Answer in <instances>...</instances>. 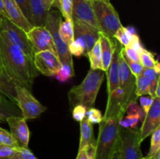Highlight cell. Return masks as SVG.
<instances>
[{"label":"cell","mask_w":160,"mask_h":159,"mask_svg":"<svg viewBox=\"0 0 160 159\" xmlns=\"http://www.w3.org/2000/svg\"><path fill=\"white\" fill-rule=\"evenodd\" d=\"M0 55L3 72L17 86L31 91L34 79L38 76L34 62L19 47L13 45L0 31Z\"/></svg>","instance_id":"obj_1"},{"label":"cell","mask_w":160,"mask_h":159,"mask_svg":"<svg viewBox=\"0 0 160 159\" xmlns=\"http://www.w3.org/2000/svg\"><path fill=\"white\" fill-rule=\"evenodd\" d=\"M106 72L102 70H90L84 80L68 92L70 108L82 104L88 109L94 107L98 94L104 80Z\"/></svg>","instance_id":"obj_2"},{"label":"cell","mask_w":160,"mask_h":159,"mask_svg":"<svg viewBox=\"0 0 160 159\" xmlns=\"http://www.w3.org/2000/svg\"><path fill=\"white\" fill-rule=\"evenodd\" d=\"M121 116L123 115H114L110 118H103L99 123L95 159H110L117 150L120 130L119 118Z\"/></svg>","instance_id":"obj_3"},{"label":"cell","mask_w":160,"mask_h":159,"mask_svg":"<svg viewBox=\"0 0 160 159\" xmlns=\"http://www.w3.org/2000/svg\"><path fill=\"white\" fill-rule=\"evenodd\" d=\"M92 5L100 31L113 37L117 30L123 26L118 12L110 2L106 0H92Z\"/></svg>","instance_id":"obj_4"},{"label":"cell","mask_w":160,"mask_h":159,"mask_svg":"<svg viewBox=\"0 0 160 159\" xmlns=\"http://www.w3.org/2000/svg\"><path fill=\"white\" fill-rule=\"evenodd\" d=\"M62 17L56 9H51L48 12L46 26L52 37L53 43L56 50V54L62 64H68L73 66V57L69 51L68 45L62 40L59 33V26L62 21Z\"/></svg>","instance_id":"obj_5"},{"label":"cell","mask_w":160,"mask_h":159,"mask_svg":"<svg viewBox=\"0 0 160 159\" xmlns=\"http://www.w3.org/2000/svg\"><path fill=\"white\" fill-rule=\"evenodd\" d=\"M15 102L24 119H34L40 116L47 109L32 94L31 90L20 86L15 87Z\"/></svg>","instance_id":"obj_6"},{"label":"cell","mask_w":160,"mask_h":159,"mask_svg":"<svg viewBox=\"0 0 160 159\" xmlns=\"http://www.w3.org/2000/svg\"><path fill=\"white\" fill-rule=\"evenodd\" d=\"M139 130L120 127L118 151L120 159H142Z\"/></svg>","instance_id":"obj_7"},{"label":"cell","mask_w":160,"mask_h":159,"mask_svg":"<svg viewBox=\"0 0 160 159\" xmlns=\"http://www.w3.org/2000/svg\"><path fill=\"white\" fill-rule=\"evenodd\" d=\"M0 31L3 32L11 43L19 47L33 60L34 51L27 35V32L5 17H0Z\"/></svg>","instance_id":"obj_8"},{"label":"cell","mask_w":160,"mask_h":159,"mask_svg":"<svg viewBox=\"0 0 160 159\" xmlns=\"http://www.w3.org/2000/svg\"><path fill=\"white\" fill-rule=\"evenodd\" d=\"M119 85L123 90V106L126 112L128 104L137 101L138 98L135 94V76L130 70L121 50L119 56Z\"/></svg>","instance_id":"obj_9"},{"label":"cell","mask_w":160,"mask_h":159,"mask_svg":"<svg viewBox=\"0 0 160 159\" xmlns=\"http://www.w3.org/2000/svg\"><path fill=\"white\" fill-rule=\"evenodd\" d=\"M33 62L38 72L46 76H55L62 66L57 54L48 50L35 53Z\"/></svg>","instance_id":"obj_10"},{"label":"cell","mask_w":160,"mask_h":159,"mask_svg":"<svg viewBox=\"0 0 160 159\" xmlns=\"http://www.w3.org/2000/svg\"><path fill=\"white\" fill-rule=\"evenodd\" d=\"M73 23L74 39L81 41L84 48V55L92 50L99 38V30L81 20L72 19Z\"/></svg>","instance_id":"obj_11"},{"label":"cell","mask_w":160,"mask_h":159,"mask_svg":"<svg viewBox=\"0 0 160 159\" xmlns=\"http://www.w3.org/2000/svg\"><path fill=\"white\" fill-rule=\"evenodd\" d=\"M27 35L32 45L34 54L46 50L56 53L52 37L46 26H33L27 32Z\"/></svg>","instance_id":"obj_12"},{"label":"cell","mask_w":160,"mask_h":159,"mask_svg":"<svg viewBox=\"0 0 160 159\" xmlns=\"http://www.w3.org/2000/svg\"><path fill=\"white\" fill-rule=\"evenodd\" d=\"M10 129V133L18 147L28 148L31 132L27 124V120L23 117H9L6 120Z\"/></svg>","instance_id":"obj_13"},{"label":"cell","mask_w":160,"mask_h":159,"mask_svg":"<svg viewBox=\"0 0 160 159\" xmlns=\"http://www.w3.org/2000/svg\"><path fill=\"white\" fill-rule=\"evenodd\" d=\"M160 126V98H155L151 108L145 114L139 129L140 141L142 142Z\"/></svg>","instance_id":"obj_14"},{"label":"cell","mask_w":160,"mask_h":159,"mask_svg":"<svg viewBox=\"0 0 160 159\" xmlns=\"http://www.w3.org/2000/svg\"><path fill=\"white\" fill-rule=\"evenodd\" d=\"M72 19L81 20L99 30L92 1L88 0H73ZM100 31V30H99Z\"/></svg>","instance_id":"obj_15"},{"label":"cell","mask_w":160,"mask_h":159,"mask_svg":"<svg viewBox=\"0 0 160 159\" xmlns=\"http://www.w3.org/2000/svg\"><path fill=\"white\" fill-rule=\"evenodd\" d=\"M122 47L123 46L116 40L115 48H114L112 60L109 64V69L106 72L107 76L108 95L110 94L116 88L120 86L119 85V56Z\"/></svg>","instance_id":"obj_16"},{"label":"cell","mask_w":160,"mask_h":159,"mask_svg":"<svg viewBox=\"0 0 160 159\" xmlns=\"http://www.w3.org/2000/svg\"><path fill=\"white\" fill-rule=\"evenodd\" d=\"M2 1L8 19L17 26L23 29L25 32H28L33 27V26L25 18L15 0H2Z\"/></svg>","instance_id":"obj_17"},{"label":"cell","mask_w":160,"mask_h":159,"mask_svg":"<svg viewBox=\"0 0 160 159\" xmlns=\"http://www.w3.org/2000/svg\"><path fill=\"white\" fill-rule=\"evenodd\" d=\"M123 90L119 86L110 94L108 95L107 106L103 118H108L114 115H124L123 106Z\"/></svg>","instance_id":"obj_18"},{"label":"cell","mask_w":160,"mask_h":159,"mask_svg":"<svg viewBox=\"0 0 160 159\" xmlns=\"http://www.w3.org/2000/svg\"><path fill=\"white\" fill-rule=\"evenodd\" d=\"M100 46L102 51V70L106 72L109 69V64L112 60V55H113L114 48H115L116 40L113 37L108 36L102 31H99Z\"/></svg>","instance_id":"obj_19"},{"label":"cell","mask_w":160,"mask_h":159,"mask_svg":"<svg viewBox=\"0 0 160 159\" xmlns=\"http://www.w3.org/2000/svg\"><path fill=\"white\" fill-rule=\"evenodd\" d=\"M31 24L33 26H45L49 11L47 10L42 0H30Z\"/></svg>","instance_id":"obj_20"},{"label":"cell","mask_w":160,"mask_h":159,"mask_svg":"<svg viewBox=\"0 0 160 159\" xmlns=\"http://www.w3.org/2000/svg\"><path fill=\"white\" fill-rule=\"evenodd\" d=\"M12 116L22 117V114L17 103L0 93V122H6Z\"/></svg>","instance_id":"obj_21"},{"label":"cell","mask_w":160,"mask_h":159,"mask_svg":"<svg viewBox=\"0 0 160 159\" xmlns=\"http://www.w3.org/2000/svg\"><path fill=\"white\" fill-rule=\"evenodd\" d=\"M80 128H81V138H80L79 150H81L84 147L91 144H96V141L94 137L93 125L84 118L82 121L80 122Z\"/></svg>","instance_id":"obj_22"},{"label":"cell","mask_w":160,"mask_h":159,"mask_svg":"<svg viewBox=\"0 0 160 159\" xmlns=\"http://www.w3.org/2000/svg\"><path fill=\"white\" fill-rule=\"evenodd\" d=\"M16 84L8 77L6 73L0 74V93L15 102Z\"/></svg>","instance_id":"obj_23"},{"label":"cell","mask_w":160,"mask_h":159,"mask_svg":"<svg viewBox=\"0 0 160 159\" xmlns=\"http://www.w3.org/2000/svg\"><path fill=\"white\" fill-rule=\"evenodd\" d=\"M59 33L62 40L67 45L73 42L74 40L73 20H65V21L62 20L59 26Z\"/></svg>","instance_id":"obj_24"},{"label":"cell","mask_w":160,"mask_h":159,"mask_svg":"<svg viewBox=\"0 0 160 159\" xmlns=\"http://www.w3.org/2000/svg\"><path fill=\"white\" fill-rule=\"evenodd\" d=\"M87 57H88L89 59L91 70H102V51L99 40H98V41L95 44L92 50L88 53Z\"/></svg>","instance_id":"obj_25"},{"label":"cell","mask_w":160,"mask_h":159,"mask_svg":"<svg viewBox=\"0 0 160 159\" xmlns=\"http://www.w3.org/2000/svg\"><path fill=\"white\" fill-rule=\"evenodd\" d=\"M52 7L57 8L65 20H72L73 0H55Z\"/></svg>","instance_id":"obj_26"},{"label":"cell","mask_w":160,"mask_h":159,"mask_svg":"<svg viewBox=\"0 0 160 159\" xmlns=\"http://www.w3.org/2000/svg\"><path fill=\"white\" fill-rule=\"evenodd\" d=\"M135 84V94L137 98H139L142 95H150V82L145 76L142 74L136 76Z\"/></svg>","instance_id":"obj_27"},{"label":"cell","mask_w":160,"mask_h":159,"mask_svg":"<svg viewBox=\"0 0 160 159\" xmlns=\"http://www.w3.org/2000/svg\"><path fill=\"white\" fill-rule=\"evenodd\" d=\"M139 58H140V63L144 68H154L156 64L159 62V61L155 58V55L145 48H144L139 53Z\"/></svg>","instance_id":"obj_28"},{"label":"cell","mask_w":160,"mask_h":159,"mask_svg":"<svg viewBox=\"0 0 160 159\" xmlns=\"http://www.w3.org/2000/svg\"><path fill=\"white\" fill-rule=\"evenodd\" d=\"M56 80L59 82L63 83L68 80L69 79L74 76V69L72 65L68 64H62V66L59 71L55 74Z\"/></svg>","instance_id":"obj_29"},{"label":"cell","mask_w":160,"mask_h":159,"mask_svg":"<svg viewBox=\"0 0 160 159\" xmlns=\"http://www.w3.org/2000/svg\"><path fill=\"white\" fill-rule=\"evenodd\" d=\"M132 37V34L125 26H122L115 33L113 38H115L123 47H128Z\"/></svg>","instance_id":"obj_30"},{"label":"cell","mask_w":160,"mask_h":159,"mask_svg":"<svg viewBox=\"0 0 160 159\" xmlns=\"http://www.w3.org/2000/svg\"><path fill=\"white\" fill-rule=\"evenodd\" d=\"M151 145L146 157H152L160 151V126L151 134Z\"/></svg>","instance_id":"obj_31"},{"label":"cell","mask_w":160,"mask_h":159,"mask_svg":"<svg viewBox=\"0 0 160 159\" xmlns=\"http://www.w3.org/2000/svg\"><path fill=\"white\" fill-rule=\"evenodd\" d=\"M127 115L129 116H134L139 118V121H143L144 118L145 116V113L142 108L140 105L137 103V101H132L128 104L126 110Z\"/></svg>","instance_id":"obj_32"},{"label":"cell","mask_w":160,"mask_h":159,"mask_svg":"<svg viewBox=\"0 0 160 159\" xmlns=\"http://www.w3.org/2000/svg\"><path fill=\"white\" fill-rule=\"evenodd\" d=\"M139 122L140 121L138 118L134 116H129V115H126V116L123 115L119 118L120 126L125 129H135Z\"/></svg>","instance_id":"obj_33"},{"label":"cell","mask_w":160,"mask_h":159,"mask_svg":"<svg viewBox=\"0 0 160 159\" xmlns=\"http://www.w3.org/2000/svg\"><path fill=\"white\" fill-rule=\"evenodd\" d=\"M95 144H91L79 150L75 159H95Z\"/></svg>","instance_id":"obj_34"},{"label":"cell","mask_w":160,"mask_h":159,"mask_svg":"<svg viewBox=\"0 0 160 159\" xmlns=\"http://www.w3.org/2000/svg\"><path fill=\"white\" fill-rule=\"evenodd\" d=\"M86 118L92 125L99 124L103 119V116L100 110L94 107L88 109L87 112H86Z\"/></svg>","instance_id":"obj_35"},{"label":"cell","mask_w":160,"mask_h":159,"mask_svg":"<svg viewBox=\"0 0 160 159\" xmlns=\"http://www.w3.org/2000/svg\"><path fill=\"white\" fill-rule=\"evenodd\" d=\"M69 51L71 55H74L76 57H81L84 55V48L82 42L78 39H74L73 42L68 45Z\"/></svg>","instance_id":"obj_36"},{"label":"cell","mask_w":160,"mask_h":159,"mask_svg":"<svg viewBox=\"0 0 160 159\" xmlns=\"http://www.w3.org/2000/svg\"><path fill=\"white\" fill-rule=\"evenodd\" d=\"M11 159H38L29 148L17 147Z\"/></svg>","instance_id":"obj_37"},{"label":"cell","mask_w":160,"mask_h":159,"mask_svg":"<svg viewBox=\"0 0 160 159\" xmlns=\"http://www.w3.org/2000/svg\"><path fill=\"white\" fill-rule=\"evenodd\" d=\"M0 144L8 145V146L14 147H18L17 143L13 140L10 132L1 127H0Z\"/></svg>","instance_id":"obj_38"},{"label":"cell","mask_w":160,"mask_h":159,"mask_svg":"<svg viewBox=\"0 0 160 159\" xmlns=\"http://www.w3.org/2000/svg\"><path fill=\"white\" fill-rule=\"evenodd\" d=\"M15 2L20 7V10L23 12L25 18L31 24V7H30V0H15Z\"/></svg>","instance_id":"obj_39"},{"label":"cell","mask_w":160,"mask_h":159,"mask_svg":"<svg viewBox=\"0 0 160 159\" xmlns=\"http://www.w3.org/2000/svg\"><path fill=\"white\" fill-rule=\"evenodd\" d=\"M71 110L72 116L74 118V120H76L77 122H81L86 117L88 108L82 104H78V105H75Z\"/></svg>","instance_id":"obj_40"},{"label":"cell","mask_w":160,"mask_h":159,"mask_svg":"<svg viewBox=\"0 0 160 159\" xmlns=\"http://www.w3.org/2000/svg\"><path fill=\"white\" fill-rule=\"evenodd\" d=\"M121 51H122V49H121ZM123 57H124L125 60H126L127 63H128L130 70H131V72L132 73V74L134 75L135 77L136 76H139V75L142 74V71H143L144 67L142 66V65L140 63V62L131 61V59H129L128 58H127L126 56H124V55H123Z\"/></svg>","instance_id":"obj_41"},{"label":"cell","mask_w":160,"mask_h":159,"mask_svg":"<svg viewBox=\"0 0 160 159\" xmlns=\"http://www.w3.org/2000/svg\"><path fill=\"white\" fill-rule=\"evenodd\" d=\"M17 147L0 144V159H11Z\"/></svg>","instance_id":"obj_42"},{"label":"cell","mask_w":160,"mask_h":159,"mask_svg":"<svg viewBox=\"0 0 160 159\" xmlns=\"http://www.w3.org/2000/svg\"><path fill=\"white\" fill-rule=\"evenodd\" d=\"M154 98H152V97H151L148 94L142 95V96L139 97V99H140V106L143 109L145 114L148 112V110L151 108L153 101H154Z\"/></svg>","instance_id":"obj_43"},{"label":"cell","mask_w":160,"mask_h":159,"mask_svg":"<svg viewBox=\"0 0 160 159\" xmlns=\"http://www.w3.org/2000/svg\"><path fill=\"white\" fill-rule=\"evenodd\" d=\"M128 47L133 48V49H134L138 53H140L141 51L145 48L143 46H142V43H141L140 37H139V36L136 33L135 34H132V37H131V41H130L129 45H128Z\"/></svg>","instance_id":"obj_44"},{"label":"cell","mask_w":160,"mask_h":159,"mask_svg":"<svg viewBox=\"0 0 160 159\" xmlns=\"http://www.w3.org/2000/svg\"><path fill=\"white\" fill-rule=\"evenodd\" d=\"M42 1L47 10L49 11L52 8V5L54 3L55 0H42Z\"/></svg>","instance_id":"obj_45"},{"label":"cell","mask_w":160,"mask_h":159,"mask_svg":"<svg viewBox=\"0 0 160 159\" xmlns=\"http://www.w3.org/2000/svg\"><path fill=\"white\" fill-rule=\"evenodd\" d=\"M0 17H7V15H6V9H5L4 4H3L2 0H0Z\"/></svg>","instance_id":"obj_46"},{"label":"cell","mask_w":160,"mask_h":159,"mask_svg":"<svg viewBox=\"0 0 160 159\" xmlns=\"http://www.w3.org/2000/svg\"><path fill=\"white\" fill-rule=\"evenodd\" d=\"M110 159H120V153H119L118 148H117V151L114 152V154H112V156L111 157Z\"/></svg>","instance_id":"obj_47"},{"label":"cell","mask_w":160,"mask_h":159,"mask_svg":"<svg viewBox=\"0 0 160 159\" xmlns=\"http://www.w3.org/2000/svg\"><path fill=\"white\" fill-rule=\"evenodd\" d=\"M3 68H2V60H1V55H0V74L3 73Z\"/></svg>","instance_id":"obj_48"},{"label":"cell","mask_w":160,"mask_h":159,"mask_svg":"<svg viewBox=\"0 0 160 159\" xmlns=\"http://www.w3.org/2000/svg\"><path fill=\"white\" fill-rule=\"evenodd\" d=\"M142 159H151V158H148V157H143Z\"/></svg>","instance_id":"obj_49"},{"label":"cell","mask_w":160,"mask_h":159,"mask_svg":"<svg viewBox=\"0 0 160 159\" xmlns=\"http://www.w3.org/2000/svg\"><path fill=\"white\" fill-rule=\"evenodd\" d=\"M106 1H107V2H109V0H106Z\"/></svg>","instance_id":"obj_50"},{"label":"cell","mask_w":160,"mask_h":159,"mask_svg":"<svg viewBox=\"0 0 160 159\" xmlns=\"http://www.w3.org/2000/svg\"><path fill=\"white\" fill-rule=\"evenodd\" d=\"M88 1H92V0H88Z\"/></svg>","instance_id":"obj_51"}]
</instances>
